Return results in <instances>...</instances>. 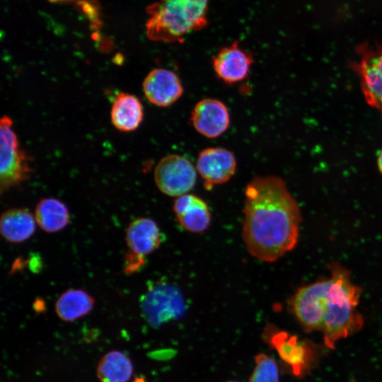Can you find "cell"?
Listing matches in <instances>:
<instances>
[{
  "mask_svg": "<svg viewBox=\"0 0 382 382\" xmlns=\"http://www.w3.org/2000/svg\"><path fill=\"white\" fill-rule=\"evenodd\" d=\"M142 88L146 99L158 107H168L183 94V86L179 76L171 70L155 68L143 81Z\"/></svg>",
  "mask_w": 382,
  "mask_h": 382,
  "instance_id": "11",
  "label": "cell"
},
{
  "mask_svg": "<svg viewBox=\"0 0 382 382\" xmlns=\"http://www.w3.org/2000/svg\"><path fill=\"white\" fill-rule=\"evenodd\" d=\"M190 121L198 133L207 138L214 139L228 129L230 115L222 101L207 98L200 100L194 106Z\"/></svg>",
  "mask_w": 382,
  "mask_h": 382,
  "instance_id": "10",
  "label": "cell"
},
{
  "mask_svg": "<svg viewBox=\"0 0 382 382\" xmlns=\"http://www.w3.org/2000/svg\"><path fill=\"white\" fill-rule=\"evenodd\" d=\"M253 62L252 54L238 42H234L219 50L213 58L212 66L220 81L231 85L248 77Z\"/></svg>",
  "mask_w": 382,
  "mask_h": 382,
  "instance_id": "9",
  "label": "cell"
},
{
  "mask_svg": "<svg viewBox=\"0 0 382 382\" xmlns=\"http://www.w3.org/2000/svg\"><path fill=\"white\" fill-rule=\"evenodd\" d=\"M209 0H159L147 8L146 35L153 41L181 42L207 23Z\"/></svg>",
  "mask_w": 382,
  "mask_h": 382,
  "instance_id": "3",
  "label": "cell"
},
{
  "mask_svg": "<svg viewBox=\"0 0 382 382\" xmlns=\"http://www.w3.org/2000/svg\"><path fill=\"white\" fill-rule=\"evenodd\" d=\"M154 177L157 187L162 193L178 197L187 194L194 187L197 169L185 156L169 154L159 161Z\"/></svg>",
  "mask_w": 382,
  "mask_h": 382,
  "instance_id": "6",
  "label": "cell"
},
{
  "mask_svg": "<svg viewBox=\"0 0 382 382\" xmlns=\"http://www.w3.org/2000/svg\"><path fill=\"white\" fill-rule=\"evenodd\" d=\"M236 159L234 154L223 147H209L199 153L196 169L207 189L228 182L235 174Z\"/></svg>",
  "mask_w": 382,
  "mask_h": 382,
  "instance_id": "8",
  "label": "cell"
},
{
  "mask_svg": "<svg viewBox=\"0 0 382 382\" xmlns=\"http://www.w3.org/2000/svg\"><path fill=\"white\" fill-rule=\"evenodd\" d=\"M330 269V277L321 281L318 306L324 343L333 349L338 340L359 330L364 320L357 308L361 289L352 281L350 272L337 263Z\"/></svg>",
  "mask_w": 382,
  "mask_h": 382,
  "instance_id": "2",
  "label": "cell"
},
{
  "mask_svg": "<svg viewBox=\"0 0 382 382\" xmlns=\"http://www.w3.org/2000/svg\"><path fill=\"white\" fill-rule=\"evenodd\" d=\"M110 118L117 129L125 132L134 131L143 120V105L135 96L118 93L111 106Z\"/></svg>",
  "mask_w": 382,
  "mask_h": 382,
  "instance_id": "16",
  "label": "cell"
},
{
  "mask_svg": "<svg viewBox=\"0 0 382 382\" xmlns=\"http://www.w3.org/2000/svg\"><path fill=\"white\" fill-rule=\"evenodd\" d=\"M37 224L47 233H56L63 230L70 221V213L61 200L47 197L41 199L35 209Z\"/></svg>",
  "mask_w": 382,
  "mask_h": 382,
  "instance_id": "18",
  "label": "cell"
},
{
  "mask_svg": "<svg viewBox=\"0 0 382 382\" xmlns=\"http://www.w3.org/2000/svg\"><path fill=\"white\" fill-rule=\"evenodd\" d=\"M132 374L130 359L117 350L106 353L97 366V376L100 382H127Z\"/></svg>",
  "mask_w": 382,
  "mask_h": 382,
  "instance_id": "19",
  "label": "cell"
},
{
  "mask_svg": "<svg viewBox=\"0 0 382 382\" xmlns=\"http://www.w3.org/2000/svg\"><path fill=\"white\" fill-rule=\"evenodd\" d=\"M377 164H378V170L380 173L382 174V149L378 156Z\"/></svg>",
  "mask_w": 382,
  "mask_h": 382,
  "instance_id": "21",
  "label": "cell"
},
{
  "mask_svg": "<svg viewBox=\"0 0 382 382\" xmlns=\"http://www.w3.org/2000/svg\"><path fill=\"white\" fill-rule=\"evenodd\" d=\"M125 239L129 252L144 259L146 256L158 248L163 238L154 220L147 217H140L128 225Z\"/></svg>",
  "mask_w": 382,
  "mask_h": 382,
  "instance_id": "13",
  "label": "cell"
},
{
  "mask_svg": "<svg viewBox=\"0 0 382 382\" xmlns=\"http://www.w3.org/2000/svg\"><path fill=\"white\" fill-rule=\"evenodd\" d=\"M301 222L299 206L282 178L258 176L247 185L242 235L253 257L271 262L291 250Z\"/></svg>",
  "mask_w": 382,
  "mask_h": 382,
  "instance_id": "1",
  "label": "cell"
},
{
  "mask_svg": "<svg viewBox=\"0 0 382 382\" xmlns=\"http://www.w3.org/2000/svg\"><path fill=\"white\" fill-rule=\"evenodd\" d=\"M356 69L366 100L382 114V50L363 54Z\"/></svg>",
  "mask_w": 382,
  "mask_h": 382,
  "instance_id": "12",
  "label": "cell"
},
{
  "mask_svg": "<svg viewBox=\"0 0 382 382\" xmlns=\"http://www.w3.org/2000/svg\"><path fill=\"white\" fill-rule=\"evenodd\" d=\"M140 305L144 318L152 326L178 318L185 311L180 291L164 282L150 286L141 296Z\"/></svg>",
  "mask_w": 382,
  "mask_h": 382,
  "instance_id": "5",
  "label": "cell"
},
{
  "mask_svg": "<svg viewBox=\"0 0 382 382\" xmlns=\"http://www.w3.org/2000/svg\"><path fill=\"white\" fill-rule=\"evenodd\" d=\"M255 359V366L249 382H279L278 366L272 357L260 353Z\"/></svg>",
  "mask_w": 382,
  "mask_h": 382,
  "instance_id": "20",
  "label": "cell"
},
{
  "mask_svg": "<svg viewBox=\"0 0 382 382\" xmlns=\"http://www.w3.org/2000/svg\"><path fill=\"white\" fill-rule=\"evenodd\" d=\"M262 338L277 352L280 359L291 368L295 376H301L309 367L311 348L298 337L269 324L263 331Z\"/></svg>",
  "mask_w": 382,
  "mask_h": 382,
  "instance_id": "7",
  "label": "cell"
},
{
  "mask_svg": "<svg viewBox=\"0 0 382 382\" xmlns=\"http://www.w3.org/2000/svg\"><path fill=\"white\" fill-rule=\"evenodd\" d=\"M178 221L185 230L192 233L206 231L211 223L212 216L207 204L193 194L178 197L173 204Z\"/></svg>",
  "mask_w": 382,
  "mask_h": 382,
  "instance_id": "14",
  "label": "cell"
},
{
  "mask_svg": "<svg viewBox=\"0 0 382 382\" xmlns=\"http://www.w3.org/2000/svg\"><path fill=\"white\" fill-rule=\"evenodd\" d=\"M12 120L3 116L0 122V190L3 194L30 178L32 172L28 156L21 149Z\"/></svg>",
  "mask_w": 382,
  "mask_h": 382,
  "instance_id": "4",
  "label": "cell"
},
{
  "mask_svg": "<svg viewBox=\"0 0 382 382\" xmlns=\"http://www.w3.org/2000/svg\"><path fill=\"white\" fill-rule=\"evenodd\" d=\"M47 1L52 3H64V2H69V1H73L76 0H47Z\"/></svg>",
  "mask_w": 382,
  "mask_h": 382,
  "instance_id": "22",
  "label": "cell"
},
{
  "mask_svg": "<svg viewBox=\"0 0 382 382\" xmlns=\"http://www.w3.org/2000/svg\"><path fill=\"white\" fill-rule=\"evenodd\" d=\"M35 216L24 208H11L0 219V232L8 242L20 243L28 240L36 228Z\"/></svg>",
  "mask_w": 382,
  "mask_h": 382,
  "instance_id": "15",
  "label": "cell"
},
{
  "mask_svg": "<svg viewBox=\"0 0 382 382\" xmlns=\"http://www.w3.org/2000/svg\"><path fill=\"white\" fill-rule=\"evenodd\" d=\"M93 297L81 289H69L60 294L54 304L57 316L71 322L88 315L93 308Z\"/></svg>",
  "mask_w": 382,
  "mask_h": 382,
  "instance_id": "17",
  "label": "cell"
}]
</instances>
